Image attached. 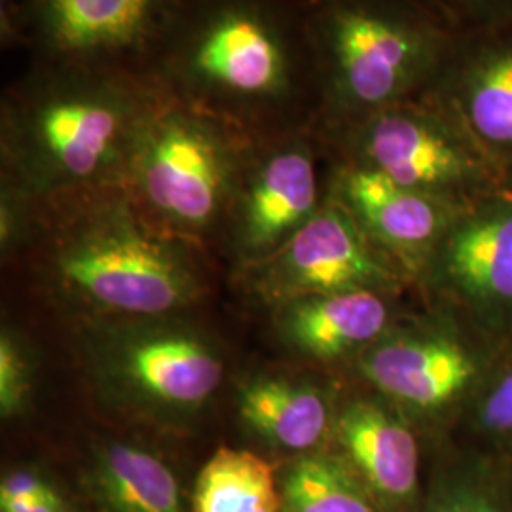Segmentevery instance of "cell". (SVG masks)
Instances as JSON below:
<instances>
[{"mask_svg":"<svg viewBox=\"0 0 512 512\" xmlns=\"http://www.w3.org/2000/svg\"><path fill=\"white\" fill-rule=\"evenodd\" d=\"M145 74L165 99L249 135L311 126L306 0H181Z\"/></svg>","mask_w":512,"mask_h":512,"instance_id":"6da1fadb","label":"cell"},{"mask_svg":"<svg viewBox=\"0 0 512 512\" xmlns=\"http://www.w3.org/2000/svg\"><path fill=\"white\" fill-rule=\"evenodd\" d=\"M162 93L147 74L31 61L0 101L2 179L35 202L122 188Z\"/></svg>","mask_w":512,"mask_h":512,"instance_id":"7a4b0ae2","label":"cell"},{"mask_svg":"<svg viewBox=\"0 0 512 512\" xmlns=\"http://www.w3.org/2000/svg\"><path fill=\"white\" fill-rule=\"evenodd\" d=\"M306 23L319 137L421 97L458 35L421 0H306Z\"/></svg>","mask_w":512,"mask_h":512,"instance_id":"3957f363","label":"cell"},{"mask_svg":"<svg viewBox=\"0 0 512 512\" xmlns=\"http://www.w3.org/2000/svg\"><path fill=\"white\" fill-rule=\"evenodd\" d=\"M38 226L61 289L99 313L165 317L202 293L190 243L148 222L124 188L40 203Z\"/></svg>","mask_w":512,"mask_h":512,"instance_id":"277c9868","label":"cell"},{"mask_svg":"<svg viewBox=\"0 0 512 512\" xmlns=\"http://www.w3.org/2000/svg\"><path fill=\"white\" fill-rule=\"evenodd\" d=\"M255 137L162 95L137 133L122 188L158 230L196 243L224 224Z\"/></svg>","mask_w":512,"mask_h":512,"instance_id":"5b68a950","label":"cell"},{"mask_svg":"<svg viewBox=\"0 0 512 512\" xmlns=\"http://www.w3.org/2000/svg\"><path fill=\"white\" fill-rule=\"evenodd\" d=\"M503 342L456 311L425 302V310L401 315L351 365L368 389L444 444L486 382Z\"/></svg>","mask_w":512,"mask_h":512,"instance_id":"8992f818","label":"cell"},{"mask_svg":"<svg viewBox=\"0 0 512 512\" xmlns=\"http://www.w3.org/2000/svg\"><path fill=\"white\" fill-rule=\"evenodd\" d=\"M319 139L329 160L372 169L458 207L511 183L458 120L425 95Z\"/></svg>","mask_w":512,"mask_h":512,"instance_id":"52a82bcc","label":"cell"},{"mask_svg":"<svg viewBox=\"0 0 512 512\" xmlns=\"http://www.w3.org/2000/svg\"><path fill=\"white\" fill-rule=\"evenodd\" d=\"M160 319L95 330L88 365L95 384L112 401L154 418H181L215 395L224 363L202 334Z\"/></svg>","mask_w":512,"mask_h":512,"instance_id":"ba28073f","label":"cell"},{"mask_svg":"<svg viewBox=\"0 0 512 512\" xmlns=\"http://www.w3.org/2000/svg\"><path fill=\"white\" fill-rule=\"evenodd\" d=\"M181 0H21L0 10L2 44L31 61L145 73Z\"/></svg>","mask_w":512,"mask_h":512,"instance_id":"9c48e42d","label":"cell"},{"mask_svg":"<svg viewBox=\"0 0 512 512\" xmlns=\"http://www.w3.org/2000/svg\"><path fill=\"white\" fill-rule=\"evenodd\" d=\"M321 154L325 147L311 126L253 139L222 224L247 266L285 245L327 200Z\"/></svg>","mask_w":512,"mask_h":512,"instance_id":"30bf717a","label":"cell"},{"mask_svg":"<svg viewBox=\"0 0 512 512\" xmlns=\"http://www.w3.org/2000/svg\"><path fill=\"white\" fill-rule=\"evenodd\" d=\"M495 340L512 336V183L459 213L416 285Z\"/></svg>","mask_w":512,"mask_h":512,"instance_id":"8fae6325","label":"cell"},{"mask_svg":"<svg viewBox=\"0 0 512 512\" xmlns=\"http://www.w3.org/2000/svg\"><path fill=\"white\" fill-rule=\"evenodd\" d=\"M249 270L256 293L277 306L338 291L401 294L412 285L329 192L293 238L272 255L249 264Z\"/></svg>","mask_w":512,"mask_h":512,"instance_id":"7c38bea8","label":"cell"},{"mask_svg":"<svg viewBox=\"0 0 512 512\" xmlns=\"http://www.w3.org/2000/svg\"><path fill=\"white\" fill-rule=\"evenodd\" d=\"M423 95L450 112L512 183V25L458 33Z\"/></svg>","mask_w":512,"mask_h":512,"instance_id":"4fadbf2b","label":"cell"},{"mask_svg":"<svg viewBox=\"0 0 512 512\" xmlns=\"http://www.w3.org/2000/svg\"><path fill=\"white\" fill-rule=\"evenodd\" d=\"M327 192L412 285H418L440 239L465 209L336 160H330Z\"/></svg>","mask_w":512,"mask_h":512,"instance_id":"5bb4252c","label":"cell"},{"mask_svg":"<svg viewBox=\"0 0 512 512\" xmlns=\"http://www.w3.org/2000/svg\"><path fill=\"white\" fill-rule=\"evenodd\" d=\"M421 431L399 406L368 389L342 399L330 446L384 512L423 509Z\"/></svg>","mask_w":512,"mask_h":512,"instance_id":"9a60e30c","label":"cell"},{"mask_svg":"<svg viewBox=\"0 0 512 512\" xmlns=\"http://www.w3.org/2000/svg\"><path fill=\"white\" fill-rule=\"evenodd\" d=\"M399 294L338 291L281 304V336L300 353L319 361L353 363L399 321Z\"/></svg>","mask_w":512,"mask_h":512,"instance_id":"2e32d148","label":"cell"},{"mask_svg":"<svg viewBox=\"0 0 512 512\" xmlns=\"http://www.w3.org/2000/svg\"><path fill=\"white\" fill-rule=\"evenodd\" d=\"M340 403L325 385L264 376L243 385L238 412L256 437L302 456L330 444Z\"/></svg>","mask_w":512,"mask_h":512,"instance_id":"e0dca14e","label":"cell"},{"mask_svg":"<svg viewBox=\"0 0 512 512\" xmlns=\"http://www.w3.org/2000/svg\"><path fill=\"white\" fill-rule=\"evenodd\" d=\"M84 480L101 512H183L181 486L171 467L131 442L112 440L95 448Z\"/></svg>","mask_w":512,"mask_h":512,"instance_id":"ac0fdd59","label":"cell"},{"mask_svg":"<svg viewBox=\"0 0 512 512\" xmlns=\"http://www.w3.org/2000/svg\"><path fill=\"white\" fill-rule=\"evenodd\" d=\"M194 512H281V488L266 459L219 448L196 478Z\"/></svg>","mask_w":512,"mask_h":512,"instance_id":"d6986e66","label":"cell"},{"mask_svg":"<svg viewBox=\"0 0 512 512\" xmlns=\"http://www.w3.org/2000/svg\"><path fill=\"white\" fill-rule=\"evenodd\" d=\"M281 512H384L334 450L302 454L281 484Z\"/></svg>","mask_w":512,"mask_h":512,"instance_id":"ffe728a7","label":"cell"},{"mask_svg":"<svg viewBox=\"0 0 512 512\" xmlns=\"http://www.w3.org/2000/svg\"><path fill=\"white\" fill-rule=\"evenodd\" d=\"M446 442L480 458L511 463L512 336L503 342L486 382Z\"/></svg>","mask_w":512,"mask_h":512,"instance_id":"44dd1931","label":"cell"},{"mask_svg":"<svg viewBox=\"0 0 512 512\" xmlns=\"http://www.w3.org/2000/svg\"><path fill=\"white\" fill-rule=\"evenodd\" d=\"M444 463L425 495L421 512H471L475 459L452 442L442 444Z\"/></svg>","mask_w":512,"mask_h":512,"instance_id":"7402d4cb","label":"cell"},{"mask_svg":"<svg viewBox=\"0 0 512 512\" xmlns=\"http://www.w3.org/2000/svg\"><path fill=\"white\" fill-rule=\"evenodd\" d=\"M456 33L512 25V0H421Z\"/></svg>","mask_w":512,"mask_h":512,"instance_id":"603a6c76","label":"cell"},{"mask_svg":"<svg viewBox=\"0 0 512 512\" xmlns=\"http://www.w3.org/2000/svg\"><path fill=\"white\" fill-rule=\"evenodd\" d=\"M31 393V368L12 334L0 338V412L14 418L23 412Z\"/></svg>","mask_w":512,"mask_h":512,"instance_id":"cb8c5ba5","label":"cell"},{"mask_svg":"<svg viewBox=\"0 0 512 512\" xmlns=\"http://www.w3.org/2000/svg\"><path fill=\"white\" fill-rule=\"evenodd\" d=\"M59 490L44 475L31 469H18L2 478L0 484V505L25 503L42 497H50Z\"/></svg>","mask_w":512,"mask_h":512,"instance_id":"d4e9b609","label":"cell"},{"mask_svg":"<svg viewBox=\"0 0 512 512\" xmlns=\"http://www.w3.org/2000/svg\"><path fill=\"white\" fill-rule=\"evenodd\" d=\"M2 512H73L69 503L61 497V494L42 497L35 501H25V503H10V505H0Z\"/></svg>","mask_w":512,"mask_h":512,"instance_id":"484cf974","label":"cell"},{"mask_svg":"<svg viewBox=\"0 0 512 512\" xmlns=\"http://www.w3.org/2000/svg\"><path fill=\"white\" fill-rule=\"evenodd\" d=\"M507 471H509V482H511V490H512V461H511V463H507Z\"/></svg>","mask_w":512,"mask_h":512,"instance_id":"4316f807","label":"cell"},{"mask_svg":"<svg viewBox=\"0 0 512 512\" xmlns=\"http://www.w3.org/2000/svg\"><path fill=\"white\" fill-rule=\"evenodd\" d=\"M2 2H6V0H2ZM8 2H10V0H8Z\"/></svg>","mask_w":512,"mask_h":512,"instance_id":"83f0119b","label":"cell"}]
</instances>
